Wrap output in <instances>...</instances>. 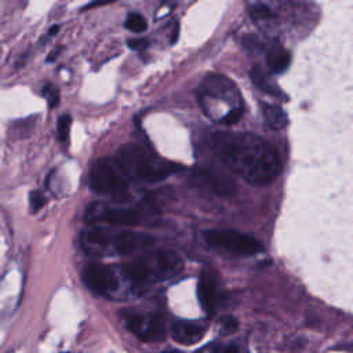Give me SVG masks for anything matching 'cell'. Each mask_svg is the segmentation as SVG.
<instances>
[{"instance_id":"obj_1","label":"cell","mask_w":353,"mask_h":353,"mask_svg":"<svg viewBox=\"0 0 353 353\" xmlns=\"http://www.w3.org/2000/svg\"><path fill=\"white\" fill-rule=\"evenodd\" d=\"M211 142L219 159L251 185H266L281 171L277 152L254 134L216 131Z\"/></svg>"},{"instance_id":"obj_2","label":"cell","mask_w":353,"mask_h":353,"mask_svg":"<svg viewBox=\"0 0 353 353\" xmlns=\"http://www.w3.org/2000/svg\"><path fill=\"white\" fill-rule=\"evenodd\" d=\"M153 237L134 230H121L110 233L106 229L94 226L92 229L83 230L80 234V244L90 255H103L116 252L120 255L132 254L138 250L148 248L153 244Z\"/></svg>"},{"instance_id":"obj_3","label":"cell","mask_w":353,"mask_h":353,"mask_svg":"<svg viewBox=\"0 0 353 353\" xmlns=\"http://www.w3.org/2000/svg\"><path fill=\"white\" fill-rule=\"evenodd\" d=\"M114 160L127 179L134 182H156L172 172L170 164L159 161L137 143L120 146Z\"/></svg>"},{"instance_id":"obj_4","label":"cell","mask_w":353,"mask_h":353,"mask_svg":"<svg viewBox=\"0 0 353 353\" xmlns=\"http://www.w3.org/2000/svg\"><path fill=\"white\" fill-rule=\"evenodd\" d=\"M90 188L98 194L108 196L116 200L127 196V176L120 170L116 160L98 159L92 163L88 172Z\"/></svg>"},{"instance_id":"obj_5","label":"cell","mask_w":353,"mask_h":353,"mask_svg":"<svg viewBox=\"0 0 353 353\" xmlns=\"http://www.w3.org/2000/svg\"><path fill=\"white\" fill-rule=\"evenodd\" d=\"M84 221L91 226H132L141 221V214L130 207L92 203L85 210Z\"/></svg>"},{"instance_id":"obj_6","label":"cell","mask_w":353,"mask_h":353,"mask_svg":"<svg viewBox=\"0 0 353 353\" xmlns=\"http://www.w3.org/2000/svg\"><path fill=\"white\" fill-rule=\"evenodd\" d=\"M204 239L208 244L214 247H221L229 252L239 255H254L262 251V244L258 240L236 230H205Z\"/></svg>"},{"instance_id":"obj_7","label":"cell","mask_w":353,"mask_h":353,"mask_svg":"<svg viewBox=\"0 0 353 353\" xmlns=\"http://www.w3.org/2000/svg\"><path fill=\"white\" fill-rule=\"evenodd\" d=\"M84 284L94 292L110 294L119 287L116 272L103 263L90 262L84 266L81 273Z\"/></svg>"},{"instance_id":"obj_8","label":"cell","mask_w":353,"mask_h":353,"mask_svg":"<svg viewBox=\"0 0 353 353\" xmlns=\"http://www.w3.org/2000/svg\"><path fill=\"white\" fill-rule=\"evenodd\" d=\"M127 328L145 342H160L165 338V325L156 314H130L125 320Z\"/></svg>"},{"instance_id":"obj_9","label":"cell","mask_w":353,"mask_h":353,"mask_svg":"<svg viewBox=\"0 0 353 353\" xmlns=\"http://www.w3.org/2000/svg\"><path fill=\"white\" fill-rule=\"evenodd\" d=\"M148 259L152 266L153 279H157V280H165V279L174 277L183 268V262L179 258V255L170 250H160L152 254L150 256H148Z\"/></svg>"},{"instance_id":"obj_10","label":"cell","mask_w":353,"mask_h":353,"mask_svg":"<svg viewBox=\"0 0 353 353\" xmlns=\"http://www.w3.org/2000/svg\"><path fill=\"white\" fill-rule=\"evenodd\" d=\"M201 98H215L228 101V103H236L239 99L237 87L225 76H210L201 84Z\"/></svg>"},{"instance_id":"obj_11","label":"cell","mask_w":353,"mask_h":353,"mask_svg":"<svg viewBox=\"0 0 353 353\" xmlns=\"http://www.w3.org/2000/svg\"><path fill=\"white\" fill-rule=\"evenodd\" d=\"M207 328L196 321H188V320H179L175 321L172 325V338L175 342L181 345H194L200 342L205 334Z\"/></svg>"},{"instance_id":"obj_12","label":"cell","mask_w":353,"mask_h":353,"mask_svg":"<svg viewBox=\"0 0 353 353\" xmlns=\"http://www.w3.org/2000/svg\"><path fill=\"white\" fill-rule=\"evenodd\" d=\"M121 272L134 284H143L153 279V272L148 256L125 262L121 266Z\"/></svg>"},{"instance_id":"obj_13","label":"cell","mask_w":353,"mask_h":353,"mask_svg":"<svg viewBox=\"0 0 353 353\" xmlns=\"http://www.w3.org/2000/svg\"><path fill=\"white\" fill-rule=\"evenodd\" d=\"M197 296L203 309L207 312L214 309L216 299V280L214 274L208 272L201 273L197 284Z\"/></svg>"},{"instance_id":"obj_14","label":"cell","mask_w":353,"mask_h":353,"mask_svg":"<svg viewBox=\"0 0 353 353\" xmlns=\"http://www.w3.org/2000/svg\"><path fill=\"white\" fill-rule=\"evenodd\" d=\"M261 110H262V116L265 119V123L270 128H273V130H283L284 127H287L288 116H287V113L280 106L262 102L261 103Z\"/></svg>"},{"instance_id":"obj_15","label":"cell","mask_w":353,"mask_h":353,"mask_svg":"<svg viewBox=\"0 0 353 353\" xmlns=\"http://www.w3.org/2000/svg\"><path fill=\"white\" fill-rule=\"evenodd\" d=\"M291 62V55L281 47H273L266 55V63L273 73H283Z\"/></svg>"},{"instance_id":"obj_16","label":"cell","mask_w":353,"mask_h":353,"mask_svg":"<svg viewBox=\"0 0 353 353\" xmlns=\"http://www.w3.org/2000/svg\"><path fill=\"white\" fill-rule=\"evenodd\" d=\"M250 76H251V81L254 83V85L258 90H261L269 95H273V97H283V92L279 90V87L274 83L268 80V77L265 76V73L261 68L254 66L250 72Z\"/></svg>"},{"instance_id":"obj_17","label":"cell","mask_w":353,"mask_h":353,"mask_svg":"<svg viewBox=\"0 0 353 353\" xmlns=\"http://www.w3.org/2000/svg\"><path fill=\"white\" fill-rule=\"evenodd\" d=\"M125 28L131 32H135V33H141L143 30H146L148 28V22L146 19L138 14V12H130L127 19H125Z\"/></svg>"},{"instance_id":"obj_18","label":"cell","mask_w":353,"mask_h":353,"mask_svg":"<svg viewBox=\"0 0 353 353\" xmlns=\"http://www.w3.org/2000/svg\"><path fill=\"white\" fill-rule=\"evenodd\" d=\"M70 127H72V119L69 114H63L58 119L57 123V137L59 142L68 143L69 135H70Z\"/></svg>"},{"instance_id":"obj_19","label":"cell","mask_w":353,"mask_h":353,"mask_svg":"<svg viewBox=\"0 0 353 353\" xmlns=\"http://www.w3.org/2000/svg\"><path fill=\"white\" fill-rule=\"evenodd\" d=\"M250 15L255 21H266V19L273 18V12L270 11V8L262 3L252 4L250 7Z\"/></svg>"},{"instance_id":"obj_20","label":"cell","mask_w":353,"mask_h":353,"mask_svg":"<svg viewBox=\"0 0 353 353\" xmlns=\"http://www.w3.org/2000/svg\"><path fill=\"white\" fill-rule=\"evenodd\" d=\"M43 95L47 99V103L50 108H55L59 103V90L52 84H46L43 87Z\"/></svg>"},{"instance_id":"obj_21","label":"cell","mask_w":353,"mask_h":353,"mask_svg":"<svg viewBox=\"0 0 353 353\" xmlns=\"http://www.w3.org/2000/svg\"><path fill=\"white\" fill-rule=\"evenodd\" d=\"M29 204H30V210L33 212H36V211H39L46 204V199H44V196L40 192L34 190V192H30Z\"/></svg>"},{"instance_id":"obj_22","label":"cell","mask_w":353,"mask_h":353,"mask_svg":"<svg viewBox=\"0 0 353 353\" xmlns=\"http://www.w3.org/2000/svg\"><path fill=\"white\" fill-rule=\"evenodd\" d=\"M241 114H243V109L241 108H234L232 109L230 112H228L222 119L221 121L226 125H232V124H236L240 119H241Z\"/></svg>"},{"instance_id":"obj_23","label":"cell","mask_w":353,"mask_h":353,"mask_svg":"<svg viewBox=\"0 0 353 353\" xmlns=\"http://www.w3.org/2000/svg\"><path fill=\"white\" fill-rule=\"evenodd\" d=\"M237 321L233 317H226L221 321V331L222 334H230L237 330Z\"/></svg>"},{"instance_id":"obj_24","label":"cell","mask_w":353,"mask_h":353,"mask_svg":"<svg viewBox=\"0 0 353 353\" xmlns=\"http://www.w3.org/2000/svg\"><path fill=\"white\" fill-rule=\"evenodd\" d=\"M127 44L131 50H135V51H142V50L148 48V46H149L148 40H145V39H131V40H128Z\"/></svg>"},{"instance_id":"obj_25","label":"cell","mask_w":353,"mask_h":353,"mask_svg":"<svg viewBox=\"0 0 353 353\" xmlns=\"http://www.w3.org/2000/svg\"><path fill=\"white\" fill-rule=\"evenodd\" d=\"M219 350V346L218 343H208V345H204L203 347H200L199 350H196V353H218Z\"/></svg>"},{"instance_id":"obj_26","label":"cell","mask_w":353,"mask_h":353,"mask_svg":"<svg viewBox=\"0 0 353 353\" xmlns=\"http://www.w3.org/2000/svg\"><path fill=\"white\" fill-rule=\"evenodd\" d=\"M114 0H94L92 3L87 4L84 7V10H90V8H94V7H98V6H103V4H109V3H113Z\"/></svg>"},{"instance_id":"obj_27","label":"cell","mask_w":353,"mask_h":353,"mask_svg":"<svg viewBox=\"0 0 353 353\" xmlns=\"http://www.w3.org/2000/svg\"><path fill=\"white\" fill-rule=\"evenodd\" d=\"M178 37H179V23L176 22L174 25V29H172V33H171V39H170V43L171 44H175L178 41Z\"/></svg>"},{"instance_id":"obj_28","label":"cell","mask_w":353,"mask_h":353,"mask_svg":"<svg viewBox=\"0 0 353 353\" xmlns=\"http://www.w3.org/2000/svg\"><path fill=\"white\" fill-rule=\"evenodd\" d=\"M222 353H239V349L236 345H229L222 350Z\"/></svg>"},{"instance_id":"obj_29","label":"cell","mask_w":353,"mask_h":353,"mask_svg":"<svg viewBox=\"0 0 353 353\" xmlns=\"http://www.w3.org/2000/svg\"><path fill=\"white\" fill-rule=\"evenodd\" d=\"M343 349H346V350H349V352H353V345L350 343V345H346Z\"/></svg>"},{"instance_id":"obj_30","label":"cell","mask_w":353,"mask_h":353,"mask_svg":"<svg viewBox=\"0 0 353 353\" xmlns=\"http://www.w3.org/2000/svg\"><path fill=\"white\" fill-rule=\"evenodd\" d=\"M163 353H181V352H178V350H165Z\"/></svg>"}]
</instances>
